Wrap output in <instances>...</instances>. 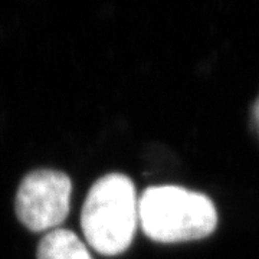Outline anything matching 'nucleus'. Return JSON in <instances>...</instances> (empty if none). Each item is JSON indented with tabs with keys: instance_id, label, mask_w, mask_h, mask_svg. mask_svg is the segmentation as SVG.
<instances>
[{
	"instance_id": "1",
	"label": "nucleus",
	"mask_w": 259,
	"mask_h": 259,
	"mask_svg": "<svg viewBox=\"0 0 259 259\" xmlns=\"http://www.w3.org/2000/svg\"><path fill=\"white\" fill-rule=\"evenodd\" d=\"M81 226L97 252L118 255L127 249L139 226V196L131 179L111 173L97 180L87 194Z\"/></svg>"
},
{
	"instance_id": "2",
	"label": "nucleus",
	"mask_w": 259,
	"mask_h": 259,
	"mask_svg": "<svg viewBox=\"0 0 259 259\" xmlns=\"http://www.w3.org/2000/svg\"><path fill=\"white\" fill-rule=\"evenodd\" d=\"M139 223L153 241H193L214 231L218 213L204 194L179 186H156L139 197Z\"/></svg>"
},
{
	"instance_id": "3",
	"label": "nucleus",
	"mask_w": 259,
	"mask_h": 259,
	"mask_svg": "<svg viewBox=\"0 0 259 259\" xmlns=\"http://www.w3.org/2000/svg\"><path fill=\"white\" fill-rule=\"evenodd\" d=\"M72 183L62 171L35 170L22 180L16 193L19 221L33 232L54 231L69 212Z\"/></svg>"
},
{
	"instance_id": "4",
	"label": "nucleus",
	"mask_w": 259,
	"mask_h": 259,
	"mask_svg": "<svg viewBox=\"0 0 259 259\" xmlns=\"http://www.w3.org/2000/svg\"><path fill=\"white\" fill-rule=\"evenodd\" d=\"M37 259H93L88 248L72 231L48 232L37 246Z\"/></svg>"
},
{
	"instance_id": "5",
	"label": "nucleus",
	"mask_w": 259,
	"mask_h": 259,
	"mask_svg": "<svg viewBox=\"0 0 259 259\" xmlns=\"http://www.w3.org/2000/svg\"><path fill=\"white\" fill-rule=\"evenodd\" d=\"M253 115H255V122H256V125L259 127V101L256 102V105H255V111H253Z\"/></svg>"
}]
</instances>
